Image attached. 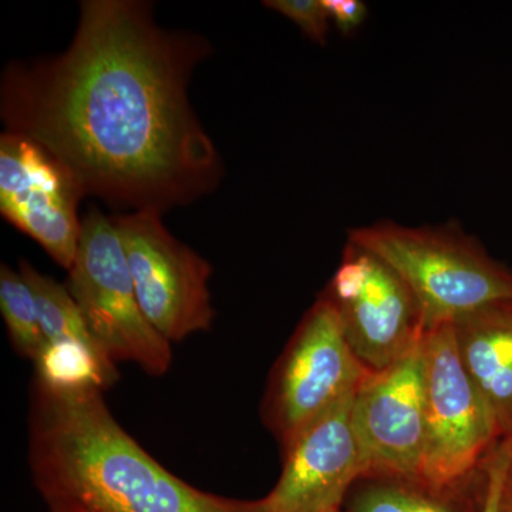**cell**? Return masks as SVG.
<instances>
[{"mask_svg": "<svg viewBox=\"0 0 512 512\" xmlns=\"http://www.w3.org/2000/svg\"><path fill=\"white\" fill-rule=\"evenodd\" d=\"M355 393L313 420L284 448L281 477L258 500L259 512L342 510L350 488L366 474L352 421Z\"/></svg>", "mask_w": 512, "mask_h": 512, "instance_id": "obj_11", "label": "cell"}, {"mask_svg": "<svg viewBox=\"0 0 512 512\" xmlns=\"http://www.w3.org/2000/svg\"><path fill=\"white\" fill-rule=\"evenodd\" d=\"M36 380L60 390L109 389L119 380L116 363L83 343H46L33 360Z\"/></svg>", "mask_w": 512, "mask_h": 512, "instance_id": "obj_14", "label": "cell"}, {"mask_svg": "<svg viewBox=\"0 0 512 512\" xmlns=\"http://www.w3.org/2000/svg\"><path fill=\"white\" fill-rule=\"evenodd\" d=\"M512 464V441H500L484 464L485 501L483 512H498L501 487Z\"/></svg>", "mask_w": 512, "mask_h": 512, "instance_id": "obj_18", "label": "cell"}, {"mask_svg": "<svg viewBox=\"0 0 512 512\" xmlns=\"http://www.w3.org/2000/svg\"><path fill=\"white\" fill-rule=\"evenodd\" d=\"M426 439L420 478L437 487L466 483L500 443L493 419L458 355L453 322L424 333Z\"/></svg>", "mask_w": 512, "mask_h": 512, "instance_id": "obj_6", "label": "cell"}, {"mask_svg": "<svg viewBox=\"0 0 512 512\" xmlns=\"http://www.w3.org/2000/svg\"><path fill=\"white\" fill-rule=\"evenodd\" d=\"M210 50L160 28L146 2L86 0L63 53L8 64L2 121L66 165L86 195L163 214L221 181L220 153L188 99Z\"/></svg>", "mask_w": 512, "mask_h": 512, "instance_id": "obj_1", "label": "cell"}, {"mask_svg": "<svg viewBox=\"0 0 512 512\" xmlns=\"http://www.w3.org/2000/svg\"><path fill=\"white\" fill-rule=\"evenodd\" d=\"M264 5L292 20L313 42L325 45L332 23L323 0H268Z\"/></svg>", "mask_w": 512, "mask_h": 512, "instance_id": "obj_17", "label": "cell"}, {"mask_svg": "<svg viewBox=\"0 0 512 512\" xmlns=\"http://www.w3.org/2000/svg\"><path fill=\"white\" fill-rule=\"evenodd\" d=\"M0 311L13 348L20 356L35 360L46 345L35 296L20 271L8 265L0 269Z\"/></svg>", "mask_w": 512, "mask_h": 512, "instance_id": "obj_16", "label": "cell"}, {"mask_svg": "<svg viewBox=\"0 0 512 512\" xmlns=\"http://www.w3.org/2000/svg\"><path fill=\"white\" fill-rule=\"evenodd\" d=\"M325 296L366 372L393 366L420 345L427 325L406 282L375 252L348 241Z\"/></svg>", "mask_w": 512, "mask_h": 512, "instance_id": "obj_7", "label": "cell"}, {"mask_svg": "<svg viewBox=\"0 0 512 512\" xmlns=\"http://www.w3.org/2000/svg\"><path fill=\"white\" fill-rule=\"evenodd\" d=\"M86 197L72 171L32 138L0 136V214L70 271L82 238Z\"/></svg>", "mask_w": 512, "mask_h": 512, "instance_id": "obj_9", "label": "cell"}, {"mask_svg": "<svg viewBox=\"0 0 512 512\" xmlns=\"http://www.w3.org/2000/svg\"><path fill=\"white\" fill-rule=\"evenodd\" d=\"M498 512H512V464L504 478L503 487H501Z\"/></svg>", "mask_w": 512, "mask_h": 512, "instance_id": "obj_20", "label": "cell"}, {"mask_svg": "<svg viewBox=\"0 0 512 512\" xmlns=\"http://www.w3.org/2000/svg\"><path fill=\"white\" fill-rule=\"evenodd\" d=\"M330 23L345 36H352L367 18V6L360 0H323Z\"/></svg>", "mask_w": 512, "mask_h": 512, "instance_id": "obj_19", "label": "cell"}, {"mask_svg": "<svg viewBox=\"0 0 512 512\" xmlns=\"http://www.w3.org/2000/svg\"><path fill=\"white\" fill-rule=\"evenodd\" d=\"M332 512H342V510H338V511H332Z\"/></svg>", "mask_w": 512, "mask_h": 512, "instance_id": "obj_22", "label": "cell"}, {"mask_svg": "<svg viewBox=\"0 0 512 512\" xmlns=\"http://www.w3.org/2000/svg\"><path fill=\"white\" fill-rule=\"evenodd\" d=\"M332 303L319 295L269 377L262 417L282 450L365 379Z\"/></svg>", "mask_w": 512, "mask_h": 512, "instance_id": "obj_5", "label": "cell"}, {"mask_svg": "<svg viewBox=\"0 0 512 512\" xmlns=\"http://www.w3.org/2000/svg\"><path fill=\"white\" fill-rule=\"evenodd\" d=\"M349 241L384 259L419 302L427 329L495 303L512 302V269L458 225L410 228L377 222Z\"/></svg>", "mask_w": 512, "mask_h": 512, "instance_id": "obj_3", "label": "cell"}, {"mask_svg": "<svg viewBox=\"0 0 512 512\" xmlns=\"http://www.w3.org/2000/svg\"><path fill=\"white\" fill-rule=\"evenodd\" d=\"M50 512H73V511H63V510H50Z\"/></svg>", "mask_w": 512, "mask_h": 512, "instance_id": "obj_21", "label": "cell"}, {"mask_svg": "<svg viewBox=\"0 0 512 512\" xmlns=\"http://www.w3.org/2000/svg\"><path fill=\"white\" fill-rule=\"evenodd\" d=\"M421 343L383 372L367 373L357 387L352 421L365 458V477L420 478L426 439Z\"/></svg>", "mask_w": 512, "mask_h": 512, "instance_id": "obj_10", "label": "cell"}, {"mask_svg": "<svg viewBox=\"0 0 512 512\" xmlns=\"http://www.w3.org/2000/svg\"><path fill=\"white\" fill-rule=\"evenodd\" d=\"M461 363L493 419L512 441V302L485 306L453 322Z\"/></svg>", "mask_w": 512, "mask_h": 512, "instance_id": "obj_12", "label": "cell"}, {"mask_svg": "<svg viewBox=\"0 0 512 512\" xmlns=\"http://www.w3.org/2000/svg\"><path fill=\"white\" fill-rule=\"evenodd\" d=\"M67 288L107 356L163 376L173 362L171 343L146 318L114 222L97 208L83 220L82 238Z\"/></svg>", "mask_w": 512, "mask_h": 512, "instance_id": "obj_4", "label": "cell"}, {"mask_svg": "<svg viewBox=\"0 0 512 512\" xmlns=\"http://www.w3.org/2000/svg\"><path fill=\"white\" fill-rule=\"evenodd\" d=\"M96 389L33 383L29 464L49 510L73 512H259L184 483L117 423Z\"/></svg>", "mask_w": 512, "mask_h": 512, "instance_id": "obj_2", "label": "cell"}, {"mask_svg": "<svg viewBox=\"0 0 512 512\" xmlns=\"http://www.w3.org/2000/svg\"><path fill=\"white\" fill-rule=\"evenodd\" d=\"M19 271L35 296L46 343H83L107 356L99 340L94 338L86 318L66 285L59 284L50 276L40 274L35 266L25 259L20 261Z\"/></svg>", "mask_w": 512, "mask_h": 512, "instance_id": "obj_15", "label": "cell"}, {"mask_svg": "<svg viewBox=\"0 0 512 512\" xmlns=\"http://www.w3.org/2000/svg\"><path fill=\"white\" fill-rule=\"evenodd\" d=\"M485 471L466 483L437 487L421 478H360L342 505V512H483Z\"/></svg>", "mask_w": 512, "mask_h": 512, "instance_id": "obj_13", "label": "cell"}, {"mask_svg": "<svg viewBox=\"0 0 512 512\" xmlns=\"http://www.w3.org/2000/svg\"><path fill=\"white\" fill-rule=\"evenodd\" d=\"M111 220L148 322L170 343L210 329L211 265L165 228L161 212L131 211Z\"/></svg>", "mask_w": 512, "mask_h": 512, "instance_id": "obj_8", "label": "cell"}]
</instances>
